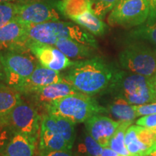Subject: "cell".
<instances>
[{
  "label": "cell",
  "instance_id": "obj_1",
  "mask_svg": "<svg viewBox=\"0 0 156 156\" xmlns=\"http://www.w3.org/2000/svg\"><path fill=\"white\" fill-rule=\"evenodd\" d=\"M118 69L99 56L75 61L64 76L79 92L90 96L107 90Z\"/></svg>",
  "mask_w": 156,
  "mask_h": 156
},
{
  "label": "cell",
  "instance_id": "obj_2",
  "mask_svg": "<svg viewBox=\"0 0 156 156\" xmlns=\"http://www.w3.org/2000/svg\"><path fill=\"white\" fill-rule=\"evenodd\" d=\"M28 34L30 40L42 44L54 46L58 39L67 38L98 48L93 35L73 23L58 20L28 25Z\"/></svg>",
  "mask_w": 156,
  "mask_h": 156
},
{
  "label": "cell",
  "instance_id": "obj_3",
  "mask_svg": "<svg viewBox=\"0 0 156 156\" xmlns=\"http://www.w3.org/2000/svg\"><path fill=\"white\" fill-rule=\"evenodd\" d=\"M107 91L131 105L156 102L150 77L127 71L118 70Z\"/></svg>",
  "mask_w": 156,
  "mask_h": 156
},
{
  "label": "cell",
  "instance_id": "obj_4",
  "mask_svg": "<svg viewBox=\"0 0 156 156\" xmlns=\"http://www.w3.org/2000/svg\"><path fill=\"white\" fill-rule=\"evenodd\" d=\"M46 112L64 117L75 124L85 122L94 115L106 114L107 109L93 96L79 92L51 103Z\"/></svg>",
  "mask_w": 156,
  "mask_h": 156
},
{
  "label": "cell",
  "instance_id": "obj_5",
  "mask_svg": "<svg viewBox=\"0 0 156 156\" xmlns=\"http://www.w3.org/2000/svg\"><path fill=\"white\" fill-rule=\"evenodd\" d=\"M0 62L5 74V84L17 91L38 63L29 48L0 50Z\"/></svg>",
  "mask_w": 156,
  "mask_h": 156
},
{
  "label": "cell",
  "instance_id": "obj_6",
  "mask_svg": "<svg viewBox=\"0 0 156 156\" xmlns=\"http://www.w3.org/2000/svg\"><path fill=\"white\" fill-rule=\"evenodd\" d=\"M121 67L151 77L156 74V48L142 41H131L119 54Z\"/></svg>",
  "mask_w": 156,
  "mask_h": 156
},
{
  "label": "cell",
  "instance_id": "obj_7",
  "mask_svg": "<svg viewBox=\"0 0 156 156\" xmlns=\"http://www.w3.org/2000/svg\"><path fill=\"white\" fill-rule=\"evenodd\" d=\"M148 15L147 0H119L109 13L107 20L112 26L131 28L144 24Z\"/></svg>",
  "mask_w": 156,
  "mask_h": 156
},
{
  "label": "cell",
  "instance_id": "obj_8",
  "mask_svg": "<svg viewBox=\"0 0 156 156\" xmlns=\"http://www.w3.org/2000/svg\"><path fill=\"white\" fill-rule=\"evenodd\" d=\"M16 3V19L28 25L58 21L60 12L58 0H31Z\"/></svg>",
  "mask_w": 156,
  "mask_h": 156
},
{
  "label": "cell",
  "instance_id": "obj_9",
  "mask_svg": "<svg viewBox=\"0 0 156 156\" xmlns=\"http://www.w3.org/2000/svg\"><path fill=\"white\" fill-rule=\"evenodd\" d=\"M6 119L7 124L14 131L25 134L36 142L42 117L34 106L20 99Z\"/></svg>",
  "mask_w": 156,
  "mask_h": 156
},
{
  "label": "cell",
  "instance_id": "obj_10",
  "mask_svg": "<svg viewBox=\"0 0 156 156\" xmlns=\"http://www.w3.org/2000/svg\"><path fill=\"white\" fill-rule=\"evenodd\" d=\"M77 93L79 91L65 80L41 87L24 96L37 111L38 108L46 111V108L54 101Z\"/></svg>",
  "mask_w": 156,
  "mask_h": 156
},
{
  "label": "cell",
  "instance_id": "obj_11",
  "mask_svg": "<svg viewBox=\"0 0 156 156\" xmlns=\"http://www.w3.org/2000/svg\"><path fill=\"white\" fill-rule=\"evenodd\" d=\"M125 144L130 155L150 156L156 151V133L139 125H130L125 134Z\"/></svg>",
  "mask_w": 156,
  "mask_h": 156
},
{
  "label": "cell",
  "instance_id": "obj_12",
  "mask_svg": "<svg viewBox=\"0 0 156 156\" xmlns=\"http://www.w3.org/2000/svg\"><path fill=\"white\" fill-rule=\"evenodd\" d=\"M28 48L42 66L55 71L60 72L68 69L75 62L70 60L53 45L42 44L30 39Z\"/></svg>",
  "mask_w": 156,
  "mask_h": 156
},
{
  "label": "cell",
  "instance_id": "obj_13",
  "mask_svg": "<svg viewBox=\"0 0 156 156\" xmlns=\"http://www.w3.org/2000/svg\"><path fill=\"white\" fill-rule=\"evenodd\" d=\"M39 149L40 151H71L64 138L58 133L53 115H43Z\"/></svg>",
  "mask_w": 156,
  "mask_h": 156
},
{
  "label": "cell",
  "instance_id": "obj_14",
  "mask_svg": "<svg viewBox=\"0 0 156 156\" xmlns=\"http://www.w3.org/2000/svg\"><path fill=\"white\" fill-rule=\"evenodd\" d=\"M28 25L15 19L0 28V50L28 48Z\"/></svg>",
  "mask_w": 156,
  "mask_h": 156
},
{
  "label": "cell",
  "instance_id": "obj_15",
  "mask_svg": "<svg viewBox=\"0 0 156 156\" xmlns=\"http://www.w3.org/2000/svg\"><path fill=\"white\" fill-rule=\"evenodd\" d=\"M85 123L88 134L103 147H108L111 138L120 124V122L102 114L94 115Z\"/></svg>",
  "mask_w": 156,
  "mask_h": 156
},
{
  "label": "cell",
  "instance_id": "obj_16",
  "mask_svg": "<svg viewBox=\"0 0 156 156\" xmlns=\"http://www.w3.org/2000/svg\"><path fill=\"white\" fill-rule=\"evenodd\" d=\"M64 80H65V79L59 72L45 67L38 62L34 71L20 87L17 92L24 95L50 84Z\"/></svg>",
  "mask_w": 156,
  "mask_h": 156
},
{
  "label": "cell",
  "instance_id": "obj_17",
  "mask_svg": "<svg viewBox=\"0 0 156 156\" xmlns=\"http://www.w3.org/2000/svg\"><path fill=\"white\" fill-rule=\"evenodd\" d=\"M36 142L28 136L13 131L1 155L2 156H34Z\"/></svg>",
  "mask_w": 156,
  "mask_h": 156
},
{
  "label": "cell",
  "instance_id": "obj_18",
  "mask_svg": "<svg viewBox=\"0 0 156 156\" xmlns=\"http://www.w3.org/2000/svg\"><path fill=\"white\" fill-rule=\"evenodd\" d=\"M54 46L67 57L79 61L93 57L94 50L96 49L88 45L67 38L58 39Z\"/></svg>",
  "mask_w": 156,
  "mask_h": 156
},
{
  "label": "cell",
  "instance_id": "obj_19",
  "mask_svg": "<svg viewBox=\"0 0 156 156\" xmlns=\"http://www.w3.org/2000/svg\"><path fill=\"white\" fill-rule=\"evenodd\" d=\"M72 20L95 36H103L108 29V25L91 11H87Z\"/></svg>",
  "mask_w": 156,
  "mask_h": 156
},
{
  "label": "cell",
  "instance_id": "obj_20",
  "mask_svg": "<svg viewBox=\"0 0 156 156\" xmlns=\"http://www.w3.org/2000/svg\"><path fill=\"white\" fill-rule=\"evenodd\" d=\"M107 113L110 114L118 122H133L137 117L133 105L119 98H114V100L108 105Z\"/></svg>",
  "mask_w": 156,
  "mask_h": 156
},
{
  "label": "cell",
  "instance_id": "obj_21",
  "mask_svg": "<svg viewBox=\"0 0 156 156\" xmlns=\"http://www.w3.org/2000/svg\"><path fill=\"white\" fill-rule=\"evenodd\" d=\"M58 9L61 15L71 20L87 11H91L88 0H58Z\"/></svg>",
  "mask_w": 156,
  "mask_h": 156
},
{
  "label": "cell",
  "instance_id": "obj_22",
  "mask_svg": "<svg viewBox=\"0 0 156 156\" xmlns=\"http://www.w3.org/2000/svg\"><path fill=\"white\" fill-rule=\"evenodd\" d=\"M20 99L17 91L6 84H0V119L7 116Z\"/></svg>",
  "mask_w": 156,
  "mask_h": 156
},
{
  "label": "cell",
  "instance_id": "obj_23",
  "mask_svg": "<svg viewBox=\"0 0 156 156\" xmlns=\"http://www.w3.org/2000/svg\"><path fill=\"white\" fill-rule=\"evenodd\" d=\"M127 36L131 41H147L156 48V20L135 27Z\"/></svg>",
  "mask_w": 156,
  "mask_h": 156
},
{
  "label": "cell",
  "instance_id": "obj_24",
  "mask_svg": "<svg viewBox=\"0 0 156 156\" xmlns=\"http://www.w3.org/2000/svg\"><path fill=\"white\" fill-rule=\"evenodd\" d=\"M132 124V122H120L119 126L109 142L108 147L121 155H130L125 144V134L127 128Z\"/></svg>",
  "mask_w": 156,
  "mask_h": 156
},
{
  "label": "cell",
  "instance_id": "obj_25",
  "mask_svg": "<svg viewBox=\"0 0 156 156\" xmlns=\"http://www.w3.org/2000/svg\"><path fill=\"white\" fill-rule=\"evenodd\" d=\"M53 116L55 119L58 133L64 138L70 149H72L76 137L75 124L62 116H55V115Z\"/></svg>",
  "mask_w": 156,
  "mask_h": 156
},
{
  "label": "cell",
  "instance_id": "obj_26",
  "mask_svg": "<svg viewBox=\"0 0 156 156\" xmlns=\"http://www.w3.org/2000/svg\"><path fill=\"white\" fill-rule=\"evenodd\" d=\"M103 151V147L95 140L88 132H85L83 135L82 142L78 145L80 153L88 156H100Z\"/></svg>",
  "mask_w": 156,
  "mask_h": 156
},
{
  "label": "cell",
  "instance_id": "obj_27",
  "mask_svg": "<svg viewBox=\"0 0 156 156\" xmlns=\"http://www.w3.org/2000/svg\"><path fill=\"white\" fill-rule=\"evenodd\" d=\"M90 10L99 18H105L108 13L114 9L119 0H88Z\"/></svg>",
  "mask_w": 156,
  "mask_h": 156
},
{
  "label": "cell",
  "instance_id": "obj_28",
  "mask_svg": "<svg viewBox=\"0 0 156 156\" xmlns=\"http://www.w3.org/2000/svg\"><path fill=\"white\" fill-rule=\"evenodd\" d=\"M17 7L15 2H0V28L16 19Z\"/></svg>",
  "mask_w": 156,
  "mask_h": 156
},
{
  "label": "cell",
  "instance_id": "obj_29",
  "mask_svg": "<svg viewBox=\"0 0 156 156\" xmlns=\"http://www.w3.org/2000/svg\"><path fill=\"white\" fill-rule=\"evenodd\" d=\"M133 108L137 117L148 114H156V102L137 105V106L133 105Z\"/></svg>",
  "mask_w": 156,
  "mask_h": 156
},
{
  "label": "cell",
  "instance_id": "obj_30",
  "mask_svg": "<svg viewBox=\"0 0 156 156\" xmlns=\"http://www.w3.org/2000/svg\"><path fill=\"white\" fill-rule=\"evenodd\" d=\"M136 125L154 129L156 128V114L145 115L136 121Z\"/></svg>",
  "mask_w": 156,
  "mask_h": 156
},
{
  "label": "cell",
  "instance_id": "obj_31",
  "mask_svg": "<svg viewBox=\"0 0 156 156\" xmlns=\"http://www.w3.org/2000/svg\"><path fill=\"white\" fill-rule=\"evenodd\" d=\"M40 156H73L71 151H40Z\"/></svg>",
  "mask_w": 156,
  "mask_h": 156
},
{
  "label": "cell",
  "instance_id": "obj_32",
  "mask_svg": "<svg viewBox=\"0 0 156 156\" xmlns=\"http://www.w3.org/2000/svg\"><path fill=\"white\" fill-rule=\"evenodd\" d=\"M149 7V15L145 23H152L156 20V0H147Z\"/></svg>",
  "mask_w": 156,
  "mask_h": 156
},
{
  "label": "cell",
  "instance_id": "obj_33",
  "mask_svg": "<svg viewBox=\"0 0 156 156\" xmlns=\"http://www.w3.org/2000/svg\"><path fill=\"white\" fill-rule=\"evenodd\" d=\"M120 155L118 153H116V151H114V150H112V148L108 147H103L102 153H101L100 156H119Z\"/></svg>",
  "mask_w": 156,
  "mask_h": 156
},
{
  "label": "cell",
  "instance_id": "obj_34",
  "mask_svg": "<svg viewBox=\"0 0 156 156\" xmlns=\"http://www.w3.org/2000/svg\"><path fill=\"white\" fill-rule=\"evenodd\" d=\"M150 80H151V83L152 87H153L154 95H155V100H156V74H155V75L150 77Z\"/></svg>",
  "mask_w": 156,
  "mask_h": 156
},
{
  "label": "cell",
  "instance_id": "obj_35",
  "mask_svg": "<svg viewBox=\"0 0 156 156\" xmlns=\"http://www.w3.org/2000/svg\"><path fill=\"white\" fill-rule=\"evenodd\" d=\"M0 84H5V74L1 62H0Z\"/></svg>",
  "mask_w": 156,
  "mask_h": 156
},
{
  "label": "cell",
  "instance_id": "obj_36",
  "mask_svg": "<svg viewBox=\"0 0 156 156\" xmlns=\"http://www.w3.org/2000/svg\"><path fill=\"white\" fill-rule=\"evenodd\" d=\"M17 0H0V2H16Z\"/></svg>",
  "mask_w": 156,
  "mask_h": 156
},
{
  "label": "cell",
  "instance_id": "obj_37",
  "mask_svg": "<svg viewBox=\"0 0 156 156\" xmlns=\"http://www.w3.org/2000/svg\"><path fill=\"white\" fill-rule=\"evenodd\" d=\"M27 1H31V0H17L16 2H27Z\"/></svg>",
  "mask_w": 156,
  "mask_h": 156
},
{
  "label": "cell",
  "instance_id": "obj_38",
  "mask_svg": "<svg viewBox=\"0 0 156 156\" xmlns=\"http://www.w3.org/2000/svg\"><path fill=\"white\" fill-rule=\"evenodd\" d=\"M150 156H156V151H155V152H154V153H152L151 155H150Z\"/></svg>",
  "mask_w": 156,
  "mask_h": 156
},
{
  "label": "cell",
  "instance_id": "obj_39",
  "mask_svg": "<svg viewBox=\"0 0 156 156\" xmlns=\"http://www.w3.org/2000/svg\"><path fill=\"white\" fill-rule=\"evenodd\" d=\"M153 130H154V132H155V133H156V128H155V129H153Z\"/></svg>",
  "mask_w": 156,
  "mask_h": 156
},
{
  "label": "cell",
  "instance_id": "obj_40",
  "mask_svg": "<svg viewBox=\"0 0 156 156\" xmlns=\"http://www.w3.org/2000/svg\"><path fill=\"white\" fill-rule=\"evenodd\" d=\"M80 156H88V155H80Z\"/></svg>",
  "mask_w": 156,
  "mask_h": 156
},
{
  "label": "cell",
  "instance_id": "obj_41",
  "mask_svg": "<svg viewBox=\"0 0 156 156\" xmlns=\"http://www.w3.org/2000/svg\"><path fill=\"white\" fill-rule=\"evenodd\" d=\"M129 156H136V155H129Z\"/></svg>",
  "mask_w": 156,
  "mask_h": 156
},
{
  "label": "cell",
  "instance_id": "obj_42",
  "mask_svg": "<svg viewBox=\"0 0 156 156\" xmlns=\"http://www.w3.org/2000/svg\"><path fill=\"white\" fill-rule=\"evenodd\" d=\"M0 156H2V155H0Z\"/></svg>",
  "mask_w": 156,
  "mask_h": 156
}]
</instances>
